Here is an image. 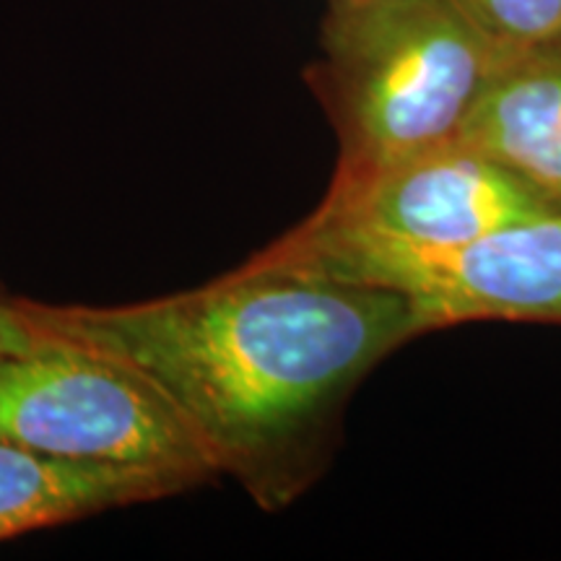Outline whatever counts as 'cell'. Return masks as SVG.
<instances>
[{
	"label": "cell",
	"mask_w": 561,
	"mask_h": 561,
	"mask_svg": "<svg viewBox=\"0 0 561 561\" xmlns=\"http://www.w3.org/2000/svg\"><path fill=\"white\" fill-rule=\"evenodd\" d=\"M19 301L45 335L149 382L216 471L234 476L268 512L289 507L320 479L346 403L369 371L426 335L398 294L255 261L136 305Z\"/></svg>",
	"instance_id": "6da1fadb"
},
{
	"label": "cell",
	"mask_w": 561,
	"mask_h": 561,
	"mask_svg": "<svg viewBox=\"0 0 561 561\" xmlns=\"http://www.w3.org/2000/svg\"><path fill=\"white\" fill-rule=\"evenodd\" d=\"M502 58L458 0H331L305 76L339 136L333 174L460 138Z\"/></svg>",
	"instance_id": "7a4b0ae2"
},
{
	"label": "cell",
	"mask_w": 561,
	"mask_h": 561,
	"mask_svg": "<svg viewBox=\"0 0 561 561\" xmlns=\"http://www.w3.org/2000/svg\"><path fill=\"white\" fill-rule=\"evenodd\" d=\"M250 261L398 294L424 333L489 320L561 325V214L447 248L320 237L294 227Z\"/></svg>",
	"instance_id": "3957f363"
},
{
	"label": "cell",
	"mask_w": 561,
	"mask_h": 561,
	"mask_svg": "<svg viewBox=\"0 0 561 561\" xmlns=\"http://www.w3.org/2000/svg\"><path fill=\"white\" fill-rule=\"evenodd\" d=\"M0 442L174 473L193 486L219 476L191 426L136 371L50 335L0 356Z\"/></svg>",
	"instance_id": "277c9868"
},
{
	"label": "cell",
	"mask_w": 561,
	"mask_h": 561,
	"mask_svg": "<svg viewBox=\"0 0 561 561\" xmlns=\"http://www.w3.org/2000/svg\"><path fill=\"white\" fill-rule=\"evenodd\" d=\"M561 214L502 161L466 138L375 170L333 174L297 229L320 237L447 248L510 224Z\"/></svg>",
	"instance_id": "5b68a950"
},
{
	"label": "cell",
	"mask_w": 561,
	"mask_h": 561,
	"mask_svg": "<svg viewBox=\"0 0 561 561\" xmlns=\"http://www.w3.org/2000/svg\"><path fill=\"white\" fill-rule=\"evenodd\" d=\"M460 138L561 210V42L504 53Z\"/></svg>",
	"instance_id": "8992f818"
},
{
	"label": "cell",
	"mask_w": 561,
	"mask_h": 561,
	"mask_svg": "<svg viewBox=\"0 0 561 561\" xmlns=\"http://www.w3.org/2000/svg\"><path fill=\"white\" fill-rule=\"evenodd\" d=\"M191 486L174 473L53 458L0 442V541Z\"/></svg>",
	"instance_id": "52a82bcc"
},
{
	"label": "cell",
	"mask_w": 561,
	"mask_h": 561,
	"mask_svg": "<svg viewBox=\"0 0 561 561\" xmlns=\"http://www.w3.org/2000/svg\"><path fill=\"white\" fill-rule=\"evenodd\" d=\"M504 53L561 42V0H458Z\"/></svg>",
	"instance_id": "ba28073f"
},
{
	"label": "cell",
	"mask_w": 561,
	"mask_h": 561,
	"mask_svg": "<svg viewBox=\"0 0 561 561\" xmlns=\"http://www.w3.org/2000/svg\"><path fill=\"white\" fill-rule=\"evenodd\" d=\"M45 339L39 328L32 325L19 299L0 297V356L13 351H26Z\"/></svg>",
	"instance_id": "9c48e42d"
}]
</instances>
